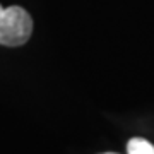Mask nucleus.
Returning a JSON list of instances; mask_svg holds the SVG:
<instances>
[{"instance_id": "obj_1", "label": "nucleus", "mask_w": 154, "mask_h": 154, "mask_svg": "<svg viewBox=\"0 0 154 154\" xmlns=\"http://www.w3.org/2000/svg\"><path fill=\"white\" fill-rule=\"evenodd\" d=\"M33 33V19L26 9L19 5H0V45L4 46H21Z\"/></svg>"}, {"instance_id": "obj_2", "label": "nucleus", "mask_w": 154, "mask_h": 154, "mask_svg": "<svg viewBox=\"0 0 154 154\" xmlns=\"http://www.w3.org/2000/svg\"><path fill=\"white\" fill-rule=\"evenodd\" d=\"M127 154H154V146L146 139L134 137L127 142Z\"/></svg>"}, {"instance_id": "obj_3", "label": "nucleus", "mask_w": 154, "mask_h": 154, "mask_svg": "<svg viewBox=\"0 0 154 154\" xmlns=\"http://www.w3.org/2000/svg\"><path fill=\"white\" fill-rule=\"evenodd\" d=\"M105 154H115V152H105Z\"/></svg>"}]
</instances>
